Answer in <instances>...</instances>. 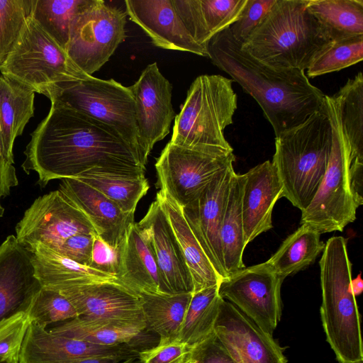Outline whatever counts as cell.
<instances>
[{
	"label": "cell",
	"instance_id": "1",
	"mask_svg": "<svg viewBox=\"0 0 363 363\" xmlns=\"http://www.w3.org/2000/svg\"><path fill=\"white\" fill-rule=\"evenodd\" d=\"M30 135L22 167L27 174L35 172L42 186L92 169L145 173L138 154L114 129L59 104H51Z\"/></svg>",
	"mask_w": 363,
	"mask_h": 363
},
{
	"label": "cell",
	"instance_id": "2",
	"mask_svg": "<svg viewBox=\"0 0 363 363\" xmlns=\"http://www.w3.org/2000/svg\"><path fill=\"white\" fill-rule=\"evenodd\" d=\"M206 50L212 63L258 103L275 137L325 107V94L309 82L305 71L277 70L256 60L241 49L228 28L211 39Z\"/></svg>",
	"mask_w": 363,
	"mask_h": 363
},
{
	"label": "cell",
	"instance_id": "3",
	"mask_svg": "<svg viewBox=\"0 0 363 363\" xmlns=\"http://www.w3.org/2000/svg\"><path fill=\"white\" fill-rule=\"evenodd\" d=\"M307 4L308 0H277L241 49L272 69L305 71L331 41Z\"/></svg>",
	"mask_w": 363,
	"mask_h": 363
},
{
	"label": "cell",
	"instance_id": "4",
	"mask_svg": "<svg viewBox=\"0 0 363 363\" xmlns=\"http://www.w3.org/2000/svg\"><path fill=\"white\" fill-rule=\"evenodd\" d=\"M332 128L325 107L298 126L275 137L272 162L284 197L302 212L323 180L332 148Z\"/></svg>",
	"mask_w": 363,
	"mask_h": 363
},
{
	"label": "cell",
	"instance_id": "5",
	"mask_svg": "<svg viewBox=\"0 0 363 363\" xmlns=\"http://www.w3.org/2000/svg\"><path fill=\"white\" fill-rule=\"evenodd\" d=\"M319 266L320 311L327 342L339 363H362L360 316L351 287L352 263L345 238L327 240Z\"/></svg>",
	"mask_w": 363,
	"mask_h": 363
},
{
	"label": "cell",
	"instance_id": "6",
	"mask_svg": "<svg viewBox=\"0 0 363 363\" xmlns=\"http://www.w3.org/2000/svg\"><path fill=\"white\" fill-rule=\"evenodd\" d=\"M233 80L218 74L196 77L174 118L170 143L194 151L227 156L233 148L224 135L233 122L238 97Z\"/></svg>",
	"mask_w": 363,
	"mask_h": 363
},
{
	"label": "cell",
	"instance_id": "7",
	"mask_svg": "<svg viewBox=\"0 0 363 363\" xmlns=\"http://www.w3.org/2000/svg\"><path fill=\"white\" fill-rule=\"evenodd\" d=\"M330 124L333 138L328 167L301 219V225L320 235L342 232L356 219L357 210L363 203V159L352 152L347 142Z\"/></svg>",
	"mask_w": 363,
	"mask_h": 363
},
{
	"label": "cell",
	"instance_id": "8",
	"mask_svg": "<svg viewBox=\"0 0 363 363\" xmlns=\"http://www.w3.org/2000/svg\"><path fill=\"white\" fill-rule=\"evenodd\" d=\"M51 104L71 108L114 129L138 154L139 144L135 101L129 86L111 79L90 76L84 79L60 83L45 94Z\"/></svg>",
	"mask_w": 363,
	"mask_h": 363
},
{
	"label": "cell",
	"instance_id": "9",
	"mask_svg": "<svg viewBox=\"0 0 363 363\" xmlns=\"http://www.w3.org/2000/svg\"><path fill=\"white\" fill-rule=\"evenodd\" d=\"M0 72L41 94L60 83L90 77L73 63L32 15L15 48L0 65Z\"/></svg>",
	"mask_w": 363,
	"mask_h": 363
},
{
	"label": "cell",
	"instance_id": "10",
	"mask_svg": "<svg viewBox=\"0 0 363 363\" xmlns=\"http://www.w3.org/2000/svg\"><path fill=\"white\" fill-rule=\"evenodd\" d=\"M126 17L103 0H89L76 16L66 52L84 74L92 76L124 41Z\"/></svg>",
	"mask_w": 363,
	"mask_h": 363
},
{
	"label": "cell",
	"instance_id": "11",
	"mask_svg": "<svg viewBox=\"0 0 363 363\" xmlns=\"http://www.w3.org/2000/svg\"><path fill=\"white\" fill-rule=\"evenodd\" d=\"M89 233L96 232L88 217L59 189L37 198L16 226L23 247L40 243L54 251L69 238Z\"/></svg>",
	"mask_w": 363,
	"mask_h": 363
},
{
	"label": "cell",
	"instance_id": "12",
	"mask_svg": "<svg viewBox=\"0 0 363 363\" xmlns=\"http://www.w3.org/2000/svg\"><path fill=\"white\" fill-rule=\"evenodd\" d=\"M233 153L211 155L170 143L155 163L156 186L184 207L196 199L211 180L233 164Z\"/></svg>",
	"mask_w": 363,
	"mask_h": 363
},
{
	"label": "cell",
	"instance_id": "13",
	"mask_svg": "<svg viewBox=\"0 0 363 363\" xmlns=\"http://www.w3.org/2000/svg\"><path fill=\"white\" fill-rule=\"evenodd\" d=\"M283 281L262 262L245 267L223 279L218 294L260 329L272 335L281 316Z\"/></svg>",
	"mask_w": 363,
	"mask_h": 363
},
{
	"label": "cell",
	"instance_id": "14",
	"mask_svg": "<svg viewBox=\"0 0 363 363\" xmlns=\"http://www.w3.org/2000/svg\"><path fill=\"white\" fill-rule=\"evenodd\" d=\"M129 88L135 101L141 155L146 164L155 144L169 134L177 116L172 104V85L153 62Z\"/></svg>",
	"mask_w": 363,
	"mask_h": 363
},
{
	"label": "cell",
	"instance_id": "15",
	"mask_svg": "<svg viewBox=\"0 0 363 363\" xmlns=\"http://www.w3.org/2000/svg\"><path fill=\"white\" fill-rule=\"evenodd\" d=\"M135 225L156 262L162 293L193 294L191 274L166 213L157 199Z\"/></svg>",
	"mask_w": 363,
	"mask_h": 363
},
{
	"label": "cell",
	"instance_id": "16",
	"mask_svg": "<svg viewBox=\"0 0 363 363\" xmlns=\"http://www.w3.org/2000/svg\"><path fill=\"white\" fill-rule=\"evenodd\" d=\"M139 351L128 345H102L52 333L30 323L19 363H79L102 357L127 359L138 357Z\"/></svg>",
	"mask_w": 363,
	"mask_h": 363
},
{
	"label": "cell",
	"instance_id": "17",
	"mask_svg": "<svg viewBox=\"0 0 363 363\" xmlns=\"http://www.w3.org/2000/svg\"><path fill=\"white\" fill-rule=\"evenodd\" d=\"M213 332L235 363H287L272 335L223 298Z\"/></svg>",
	"mask_w": 363,
	"mask_h": 363
},
{
	"label": "cell",
	"instance_id": "18",
	"mask_svg": "<svg viewBox=\"0 0 363 363\" xmlns=\"http://www.w3.org/2000/svg\"><path fill=\"white\" fill-rule=\"evenodd\" d=\"M233 164L219 172L199 196L182 207L184 216L210 262L225 278L220 245V228L226 208Z\"/></svg>",
	"mask_w": 363,
	"mask_h": 363
},
{
	"label": "cell",
	"instance_id": "19",
	"mask_svg": "<svg viewBox=\"0 0 363 363\" xmlns=\"http://www.w3.org/2000/svg\"><path fill=\"white\" fill-rule=\"evenodd\" d=\"M41 288L29 252L9 235L0 245V325L27 313Z\"/></svg>",
	"mask_w": 363,
	"mask_h": 363
},
{
	"label": "cell",
	"instance_id": "20",
	"mask_svg": "<svg viewBox=\"0 0 363 363\" xmlns=\"http://www.w3.org/2000/svg\"><path fill=\"white\" fill-rule=\"evenodd\" d=\"M58 292L72 303L79 317L145 323L138 294L118 281L93 283Z\"/></svg>",
	"mask_w": 363,
	"mask_h": 363
},
{
	"label": "cell",
	"instance_id": "21",
	"mask_svg": "<svg viewBox=\"0 0 363 363\" xmlns=\"http://www.w3.org/2000/svg\"><path fill=\"white\" fill-rule=\"evenodd\" d=\"M125 13L156 47L207 57V51L191 37L172 0H125Z\"/></svg>",
	"mask_w": 363,
	"mask_h": 363
},
{
	"label": "cell",
	"instance_id": "22",
	"mask_svg": "<svg viewBox=\"0 0 363 363\" xmlns=\"http://www.w3.org/2000/svg\"><path fill=\"white\" fill-rule=\"evenodd\" d=\"M241 212L247 245L262 233L272 228V211L284 197V189L276 169L267 160L242 174Z\"/></svg>",
	"mask_w": 363,
	"mask_h": 363
},
{
	"label": "cell",
	"instance_id": "23",
	"mask_svg": "<svg viewBox=\"0 0 363 363\" xmlns=\"http://www.w3.org/2000/svg\"><path fill=\"white\" fill-rule=\"evenodd\" d=\"M59 190L88 217L97 235L118 247L135 223L134 213L123 212L105 195L75 177L62 179Z\"/></svg>",
	"mask_w": 363,
	"mask_h": 363
},
{
	"label": "cell",
	"instance_id": "24",
	"mask_svg": "<svg viewBox=\"0 0 363 363\" xmlns=\"http://www.w3.org/2000/svg\"><path fill=\"white\" fill-rule=\"evenodd\" d=\"M74 339L102 345H125L139 352L154 347V333L145 323L90 319L78 317L48 330Z\"/></svg>",
	"mask_w": 363,
	"mask_h": 363
},
{
	"label": "cell",
	"instance_id": "25",
	"mask_svg": "<svg viewBox=\"0 0 363 363\" xmlns=\"http://www.w3.org/2000/svg\"><path fill=\"white\" fill-rule=\"evenodd\" d=\"M247 1L172 0L174 7L186 30L194 40L205 50L213 36L237 21Z\"/></svg>",
	"mask_w": 363,
	"mask_h": 363
},
{
	"label": "cell",
	"instance_id": "26",
	"mask_svg": "<svg viewBox=\"0 0 363 363\" xmlns=\"http://www.w3.org/2000/svg\"><path fill=\"white\" fill-rule=\"evenodd\" d=\"M26 248L43 288L60 291L93 283L119 282L113 276L79 264L40 243Z\"/></svg>",
	"mask_w": 363,
	"mask_h": 363
},
{
	"label": "cell",
	"instance_id": "27",
	"mask_svg": "<svg viewBox=\"0 0 363 363\" xmlns=\"http://www.w3.org/2000/svg\"><path fill=\"white\" fill-rule=\"evenodd\" d=\"M35 92L0 75V160L13 164V147L34 116Z\"/></svg>",
	"mask_w": 363,
	"mask_h": 363
},
{
	"label": "cell",
	"instance_id": "28",
	"mask_svg": "<svg viewBox=\"0 0 363 363\" xmlns=\"http://www.w3.org/2000/svg\"><path fill=\"white\" fill-rule=\"evenodd\" d=\"M156 199L166 213L191 274L194 292L219 285L223 277L216 270L193 234L184 216L182 206L160 190Z\"/></svg>",
	"mask_w": 363,
	"mask_h": 363
},
{
	"label": "cell",
	"instance_id": "29",
	"mask_svg": "<svg viewBox=\"0 0 363 363\" xmlns=\"http://www.w3.org/2000/svg\"><path fill=\"white\" fill-rule=\"evenodd\" d=\"M327 114L352 152L363 159V75L358 72L332 96L325 95Z\"/></svg>",
	"mask_w": 363,
	"mask_h": 363
},
{
	"label": "cell",
	"instance_id": "30",
	"mask_svg": "<svg viewBox=\"0 0 363 363\" xmlns=\"http://www.w3.org/2000/svg\"><path fill=\"white\" fill-rule=\"evenodd\" d=\"M119 282L139 294L162 293L156 262L134 223L121 244Z\"/></svg>",
	"mask_w": 363,
	"mask_h": 363
},
{
	"label": "cell",
	"instance_id": "31",
	"mask_svg": "<svg viewBox=\"0 0 363 363\" xmlns=\"http://www.w3.org/2000/svg\"><path fill=\"white\" fill-rule=\"evenodd\" d=\"M148 330L159 337V341L177 339L192 293L138 294Z\"/></svg>",
	"mask_w": 363,
	"mask_h": 363
},
{
	"label": "cell",
	"instance_id": "32",
	"mask_svg": "<svg viewBox=\"0 0 363 363\" xmlns=\"http://www.w3.org/2000/svg\"><path fill=\"white\" fill-rule=\"evenodd\" d=\"M242 185V174L235 173L220 228V245L225 277L245 267L242 260L247 245L241 212Z\"/></svg>",
	"mask_w": 363,
	"mask_h": 363
},
{
	"label": "cell",
	"instance_id": "33",
	"mask_svg": "<svg viewBox=\"0 0 363 363\" xmlns=\"http://www.w3.org/2000/svg\"><path fill=\"white\" fill-rule=\"evenodd\" d=\"M320 234L305 225L289 235L264 264L282 280L313 264L323 252Z\"/></svg>",
	"mask_w": 363,
	"mask_h": 363
},
{
	"label": "cell",
	"instance_id": "34",
	"mask_svg": "<svg viewBox=\"0 0 363 363\" xmlns=\"http://www.w3.org/2000/svg\"><path fill=\"white\" fill-rule=\"evenodd\" d=\"M307 9L330 40L363 35V0H308Z\"/></svg>",
	"mask_w": 363,
	"mask_h": 363
},
{
	"label": "cell",
	"instance_id": "35",
	"mask_svg": "<svg viewBox=\"0 0 363 363\" xmlns=\"http://www.w3.org/2000/svg\"><path fill=\"white\" fill-rule=\"evenodd\" d=\"M75 178L100 191L128 213H135L139 201L150 188L145 174L92 169Z\"/></svg>",
	"mask_w": 363,
	"mask_h": 363
},
{
	"label": "cell",
	"instance_id": "36",
	"mask_svg": "<svg viewBox=\"0 0 363 363\" xmlns=\"http://www.w3.org/2000/svg\"><path fill=\"white\" fill-rule=\"evenodd\" d=\"M219 285L192 294L177 339L190 347L203 342L213 333L222 298Z\"/></svg>",
	"mask_w": 363,
	"mask_h": 363
},
{
	"label": "cell",
	"instance_id": "37",
	"mask_svg": "<svg viewBox=\"0 0 363 363\" xmlns=\"http://www.w3.org/2000/svg\"><path fill=\"white\" fill-rule=\"evenodd\" d=\"M89 0H34L32 18L65 51L72 23Z\"/></svg>",
	"mask_w": 363,
	"mask_h": 363
},
{
	"label": "cell",
	"instance_id": "38",
	"mask_svg": "<svg viewBox=\"0 0 363 363\" xmlns=\"http://www.w3.org/2000/svg\"><path fill=\"white\" fill-rule=\"evenodd\" d=\"M363 35L331 40L313 57L307 67V77L337 72L362 62Z\"/></svg>",
	"mask_w": 363,
	"mask_h": 363
},
{
	"label": "cell",
	"instance_id": "39",
	"mask_svg": "<svg viewBox=\"0 0 363 363\" xmlns=\"http://www.w3.org/2000/svg\"><path fill=\"white\" fill-rule=\"evenodd\" d=\"M27 315L30 323L43 329L79 317L66 297L57 291L43 287L34 297Z\"/></svg>",
	"mask_w": 363,
	"mask_h": 363
},
{
	"label": "cell",
	"instance_id": "40",
	"mask_svg": "<svg viewBox=\"0 0 363 363\" xmlns=\"http://www.w3.org/2000/svg\"><path fill=\"white\" fill-rule=\"evenodd\" d=\"M34 0H0V65L13 50L32 15Z\"/></svg>",
	"mask_w": 363,
	"mask_h": 363
},
{
	"label": "cell",
	"instance_id": "41",
	"mask_svg": "<svg viewBox=\"0 0 363 363\" xmlns=\"http://www.w3.org/2000/svg\"><path fill=\"white\" fill-rule=\"evenodd\" d=\"M29 323L27 313H21L0 325V358L19 363V355Z\"/></svg>",
	"mask_w": 363,
	"mask_h": 363
},
{
	"label": "cell",
	"instance_id": "42",
	"mask_svg": "<svg viewBox=\"0 0 363 363\" xmlns=\"http://www.w3.org/2000/svg\"><path fill=\"white\" fill-rule=\"evenodd\" d=\"M277 0H247L240 16L228 28L232 36L242 43L263 20Z\"/></svg>",
	"mask_w": 363,
	"mask_h": 363
},
{
	"label": "cell",
	"instance_id": "43",
	"mask_svg": "<svg viewBox=\"0 0 363 363\" xmlns=\"http://www.w3.org/2000/svg\"><path fill=\"white\" fill-rule=\"evenodd\" d=\"M191 347L178 339L158 341L150 348L140 351L138 359L140 363H189Z\"/></svg>",
	"mask_w": 363,
	"mask_h": 363
},
{
	"label": "cell",
	"instance_id": "44",
	"mask_svg": "<svg viewBox=\"0 0 363 363\" xmlns=\"http://www.w3.org/2000/svg\"><path fill=\"white\" fill-rule=\"evenodd\" d=\"M121 247V245L112 247L97 234L95 235L89 267L116 278L119 270Z\"/></svg>",
	"mask_w": 363,
	"mask_h": 363
},
{
	"label": "cell",
	"instance_id": "45",
	"mask_svg": "<svg viewBox=\"0 0 363 363\" xmlns=\"http://www.w3.org/2000/svg\"><path fill=\"white\" fill-rule=\"evenodd\" d=\"M189 363H235L214 332L191 348Z\"/></svg>",
	"mask_w": 363,
	"mask_h": 363
},
{
	"label": "cell",
	"instance_id": "46",
	"mask_svg": "<svg viewBox=\"0 0 363 363\" xmlns=\"http://www.w3.org/2000/svg\"><path fill=\"white\" fill-rule=\"evenodd\" d=\"M95 235L96 233L73 235L66 240L55 252L79 264L90 267Z\"/></svg>",
	"mask_w": 363,
	"mask_h": 363
},
{
	"label": "cell",
	"instance_id": "47",
	"mask_svg": "<svg viewBox=\"0 0 363 363\" xmlns=\"http://www.w3.org/2000/svg\"><path fill=\"white\" fill-rule=\"evenodd\" d=\"M18 184L16 169L12 164L0 160V218L4 213L1 199L10 194L13 187Z\"/></svg>",
	"mask_w": 363,
	"mask_h": 363
},
{
	"label": "cell",
	"instance_id": "48",
	"mask_svg": "<svg viewBox=\"0 0 363 363\" xmlns=\"http://www.w3.org/2000/svg\"><path fill=\"white\" fill-rule=\"evenodd\" d=\"M79 363H140V362L138 357H133L127 359H121L111 357H102L86 359Z\"/></svg>",
	"mask_w": 363,
	"mask_h": 363
},
{
	"label": "cell",
	"instance_id": "49",
	"mask_svg": "<svg viewBox=\"0 0 363 363\" xmlns=\"http://www.w3.org/2000/svg\"><path fill=\"white\" fill-rule=\"evenodd\" d=\"M351 287L354 296H359L362 294L363 291V281L361 278V273H359L354 279H352Z\"/></svg>",
	"mask_w": 363,
	"mask_h": 363
},
{
	"label": "cell",
	"instance_id": "50",
	"mask_svg": "<svg viewBox=\"0 0 363 363\" xmlns=\"http://www.w3.org/2000/svg\"><path fill=\"white\" fill-rule=\"evenodd\" d=\"M0 363H18V362H10V361L0 358Z\"/></svg>",
	"mask_w": 363,
	"mask_h": 363
}]
</instances>
